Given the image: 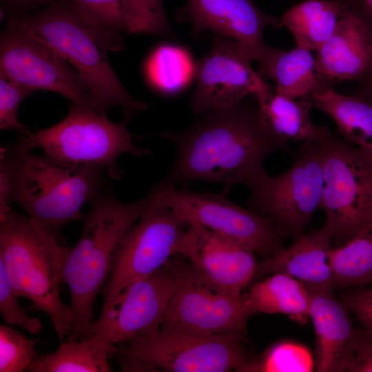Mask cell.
Listing matches in <instances>:
<instances>
[{"label": "cell", "mask_w": 372, "mask_h": 372, "mask_svg": "<svg viewBox=\"0 0 372 372\" xmlns=\"http://www.w3.org/2000/svg\"><path fill=\"white\" fill-rule=\"evenodd\" d=\"M251 62L236 41L216 34L211 48L196 64L193 113L229 107L248 96L258 103L267 99L275 87L253 70Z\"/></svg>", "instance_id": "5bb4252c"}, {"label": "cell", "mask_w": 372, "mask_h": 372, "mask_svg": "<svg viewBox=\"0 0 372 372\" xmlns=\"http://www.w3.org/2000/svg\"><path fill=\"white\" fill-rule=\"evenodd\" d=\"M174 286L169 261L153 273L132 283L112 310L100 315L83 337L103 335L112 346L161 327Z\"/></svg>", "instance_id": "9a60e30c"}, {"label": "cell", "mask_w": 372, "mask_h": 372, "mask_svg": "<svg viewBox=\"0 0 372 372\" xmlns=\"http://www.w3.org/2000/svg\"><path fill=\"white\" fill-rule=\"evenodd\" d=\"M322 141L304 142L287 171L276 176L264 172L249 188L248 205L271 218L286 236L296 238L304 234L320 209L324 185Z\"/></svg>", "instance_id": "30bf717a"}, {"label": "cell", "mask_w": 372, "mask_h": 372, "mask_svg": "<svg viewBox=\"0 0 372 372\" xmlns=\"http://www.w3.org/2000/svg\"><path fill=\"white\" fill-rule=\"evenodd\" d=\"M114 348L101 333L63 340L50 353L38 355L27 370L31 372H110L108 358Z\"/></svg>", "instance_id": "484cf974"}, {"label": "cell", "mask_w": 372, "mask_h": 372, "mask_svg": "<svg viewBox=\"0 0 372 372\" xmlns=\"http://www.w3.org/2000/svg\"><path fill=\"white\" fill-rule=\"evenodd\" d=\"M0 75L34 91L54 92L92 108L86 87L75 70L21 18H12L1 33Z\"/></svg>", "instance_id": "4fadbf2b"}, {"label": "cell", "mask_w": 372, "mask_h": 372, "mask_svg": "<svg viewBox=\"0 0 372 372\" xmlns=\"http://www.w3.org/2000/svg\"><path fill=\"white\" fill-rule=\"evenodd\" d=\"M177 19L192 26V36L211 31L236 41L251 61H258L267 45L263 32L278 22L260 10L252 0H187Z\"/></svg>", "instance_id": "e0dca14e"}, {"label": "cell", "mask_w": 372, "mask_h": 372, "mask_svg": "<svg viewBox=\"0 0 372 372\" xmlns=\"http://www.w3.org/2000/svg\"><path fill=\"white\" fill-rule=\"evenodd\" d=\"M134 112L125 110L123 119L110 121L92 108L72 103L68 116L59 123L22 136L18 144L29 150L40 149L44 155L63 164L102 168L112 179L123 171L116 159L122 154L148 155V149L136 146L127 125Z\"/></svg>", "instance_id": "8992f818"}, {"label": "cell", "mask_w": 372, "mask_h": 372, "mask_svg": "<svg viewBox=\"0 0 372 372\" xmlns=\"http://www.w3.org/2000/svg\"><path fill=\"white\" fill-rule=\"evenodd\" d=\"M358 83L352 94L361 97L372 103V61L365 76Z\"/></svg>", "instance_id": "ab89813d"}, {"label": "cell", "mask_w": 372, "mask_h": 372, "mask_svg": "<svg viewBox=\"0 0 372 372\" xmlns=\"http://www.w3.org/2000/svg\"><path fill=\"white\" fill-rule=\"evenodd\" d=\"M196 64L183 48L163 45L149 56L145 73L151 85L158 92L174 94L183 91L195 79Z\"/></svg>", "instance_id": "83f0119b"}, {"label": "cell", "mask_w": 372, "mask_h": 372, "mask_svg": "<svg viewBox=\"0 0 372 372\" xmlns=\"http://www.w3.org/2000/svg\"><path fill=\"white\" fill-rule=\"evenodd\" d=\"M119 365L122 371H157L142 360L125 353H120Z\"/></svg>", "instance_id": "f35d334b"}, {"label": "cell", "mask_w": 372, "mask_h": 372, "mask_svg": "<svg viewBox=\"0 0 372 372\" xmlns=\"http://www.w3.org/2000/svg\"><path fill=\"white\" fill-rule=\"evenodd\" d=\"M37 340L30 339L6 324L0 326V371H27L38 357Z\"/></svg>", "instance_id": "4dcf8cb0"}, {"label": "cell", "mask_w": 372, "mask_h": 372, "mask_svg": "<svg viewBox=\"0 0 372 372\" xmlns=\"http://www.w3.org/2000/svg\"><path fill=\"white\" fill-rule=\"evenodd\" d=\"M347 371L372 372V334L363 327H359L357 342Z\"/></svg>", "instance_id": "d590c367"}, {"label": "cell", "mask_w": 372, "mask_h": 372, "mask_svg": "<svg viewBox=\"0 0 372 372\" xmlns=\"http://www.w3.org/2000/svg\"><path fill=\"white\" fill-rule=\"evenodd\" d=\"M342 302L372 334V285L351 288L344 294Z\"/></svg>", "instance_id": "e575fe53"}, {"label": "cell", "mask_w": 372, "mask_h": 372, "mask_svg": "<svg viewBox=\"0 0 372 372\" xmlns=\"http://www.w3.org/2000/svg\"><path fill=\"white\" fill-rule=\"evenodd\" d=\"M371 61L372 32L345 8L334 32L317 50L316 71L320 89L343 81H361Z\"/></svg>", "instance_id": "ac0fdd59"}, {"label": "cell", "mask_w": 372, "mask_h": 372, "mask_svg": "<svg viewBox=\"0 0 372 372\" xmlns=\"http://www.w3.org/2000/svg\"><path fill=\"white\" fill-rule=\"evenodd\" d=\"M152 201L149 194L134 202H122L110 188L91 202L81 237L68 249L63 264V282L69 288L73 316L66 340L83 338L94 320V302L110 276L116 251Z\"/></svg>", "instance_id": "277c9868"}, {"label": "cell", "mask_w": 372, "mask_h": 372, "mask_svg": "<svg viewBox=\"0 0 372 372\" xmlns=\"http://www.w3.org/2000/svg\"><path fill=\"white\" fill-rule=\"evenodd\" d=\"M333 233L326 223L318 230L295 238L282 248L258 264L256 274H287L308 287L331 290L333 287L329 254Z\"/></svg>", "instance_id": "ffe728a7"}, {"label": "cell", "mask_w": 372, "mask_h": 372, "mask_svg": "<svg viewBox=\"0 0 372 372\" xmlns=\"http://www.w3.org/2000/svg\"><path fill=\"white\" fill-rule=\"evenodd\" d=\"M138 33L170 34L163 0H130Z\"/></svg>", "instance_id": "836d02e7"}, {"label": "cell", "mask_w": 372, "mask_h": 372, "mask_svg": "<svg viewBox=\"0 0 372 372\" xmlns=\"http://www.w3.org/2000/svg\"><path fill=\"white\" fill-rule=\"evenodd\" d=\"M358 17L372 32V0H338Z\"/></svg>", "instance_id": "8d00e7d4"}, {"label": "cell", "mask_w": 372, "mask_h": 372, "mask_svg": "<svg viewBox=\"0 0 372 372\" xmlns=\"http://www.w3.org/2000/svg\"><path fill=\"white\" fill-rule=\"evenodd\" d=\"M311 99L313 107L335 122L343 140L372 154V103L353 94L338 93L333 87L320 89Z\"/></svg>", "instance_id": "603a6c76"}, {"label": "cell", "mask_w": 372, "mask_h": 372, "mask_svg": "<svg viewBox=\"0 0 372 372\" xmlns=\"http://www.w3.org/2000/svg\"><path fill=\"white\" fill-rule=\"evenodd\" d=\"M169 264L174 286L161 327L206 335L245 337L251 313L244 298L217 289L179 254Z\"/></svg>", "instance_id": "8fae6325"}, {"label": "cell", "mask_w": 372, "mask_h": 372, "mask_svg": "<svg viewBox=\"0 0 372 372\" xmlns=\"http://www.w3.org/2000/svg\"><path fill=\"white\" fill-rule=\"evenodd\" d=\"M258 62V74L273 81L280 94L293 99H307L320 89L316 58L311 51L298 47L285 51L268 46Z\"/></svg>", "instance_id": "44dd1931"}, {"label": "cell", "mask_w": 372, "mask_h": 372, "mask_svg": "<svg viewBox=\"0 0 372 372\" xmlns=\"http://www.w3.org/2000/svg\"><path fill=\"white\" fill-rule=\"evenodd\" d=\"M54 0H1L6 6L14 8H27L43 3H50Z\"/></svg>", "instance_id": "60d3db41"}, {"label": "cell", "mask_w": 372, "mask_h": 372, "mask_svg": "<svg viewBox=\"0 0 372 372\" xmlns=\"http://www.w3.org/2000/svg\"><path fill=\"white\" fill-rule=\"evenodd\" d=\"M178 254L211 285L237 298L256 274L253 250L200 226L188 225Z\"/></svg>", "instance_id": "2e32d148"}, {"label": "cell", "mask_w": 372, "mask_h": 372, "mask_svg": "<svg viewBox=\"0 0 372 372\" xmlns=\"http://www.w3.org/2000/svg\"><path fill=\"white\" fill-rule=\"evenodd\" d=\"M268 130L279 139L320 141L331 132L326 126L315 125L310 117L311 98L293 99L275 91L258 103Z\"/></svg>", "instance_id": "d4e9b609"}, {"label": "cell", "mask_w": 372, "mask_h": 372, "mask_svg": "<svg viewBox=\"0 0 372 372\" xmlns=\"http://www.w3.org/2000/svg\"><path fill=\"white\" fill-rule=\"evenodd\" d=\"M333 287L344 289L372 285V229L329 254Z\"/></svg>", "instance_id": "4316f807"}, {"label": "cell", "mask_w": 372, "mask_h": 372, "mask_svg": "<svg viewBox=\"0 0 372 372\" xmlns=\"http://www.w3.org/2000/svg\"><path fill=\"white\" fill-rule=\"evenodd\" d=\"M155 203L170 209L188 225L225 236L269 257L281 250L286 236L267 216L240 207L225 194L200 193L156 184L151 192Z\"/></svg>", "instance_id": "9c48e42d"}, {"label": "cell", "mask_w": 372, "mask_h": 372, "mask_svg": "<svg viewBox=\"0 0 372 372\" xmlns=\"http://www.w3.org/2000/svg\"><path fill=\"white\" fill-rule=\"evenodd\" d=\"M21 20L74 68L94 111L106 114L114 106L134 112L147 109L145 102L125 88L108 60V52H118L123 46L120 33L92 24L72 0H54Z\"/></svg>", "instance_id": "7a4b0ae2"}, {"label": "cell", "mask_w": 372, "mask_h": 372, "mask_svg": "<svg viewBox=\"0 0 372 372\" xmlns=\"http://www.w3.org/2000/svg\"><path fill=\"white\" fill-rule=\"evenodd\" d=\"M316 362L309 350L293 342H280L269 347L261 355L250 360L240 371H311Z\"/></svg>", "instance_id": "f1b7e54d"}, {"label": "cell", "mask_w": 372, "mask_h": 372, "mask_svg": "<svg viewBox=\"0 0 372 372\" xmlns=\"http://www.w3.org/2000/svg\"><path fill=\"white\" fill-rule=\"evenodd\" d=\"M344 9L338 0H306L287 10L273 28H287L296 47L317 51L334 32Z\"/></svg>", "instance_id": "cb8c5ba5"}, {"label": "cell", "mask_w": 372, "mask_h": 372, "mask_svg": "<svg viewBox=\"0 0 372 372\" xmlns=\"http://www.w3.org/2000/svg\"><path fill=\"white\" fill-rule=\"evenodd\" d=\"M311 292L309 319L316 338V369L320 372L347 371L359 328L353 325L349 311L329 289L308 287Z\"/></svg>", "instance_id": "d6986e66"}, {"label": "cell", "mask_w": 372, "mask_h": 372, "mask_svg": "<svg viewBox=\"0 0 372 372\" xmlns=\"http://www.w3.org/2000/svg\"><path fill=\"white\" fill-rule=\"evenodd\" d=\"M12 202L11 187L8 170L5 163L0 160V216L9 211Z\"/></svg>", "instance_id": "74e56055"}, {"label": "cell", "mask_w": 372, "mask_h": 372, "mask_svg": "<svg viewBox=\"0 0 372 372\" xmlns=\"http://www.w3.org/2000/svg\"><path fill=\"white\" fill-rule=\"evenodd\" d=\"M187 227L174 211L155 203L152 196L150 205L116 251L110 276L101 290V315L112 310L132 283L153 273L178 254Z\"/></svg>", "instance_id": "ba28073f"}, {"label": "cell", "mask_w": 372, "mask_h": 372, "mask_svg": "<svg viewBox=\"0 0 372 372\" xmlns=\"http://www.w3.org/2000/svg\"><path fill=\"white\" fill-rule=\"evenodd\" d=\"M18 298L0 264V312L2 317L8 324L20 327L32 335H39L43 329L41 322L28 313Z\"/></svg>", "instance_id": "1f68e13d"}, {"label": "cell", "mask_w": 372, "mask_h": 372, "mask_svg": "<svg viewBox=\"0 0 372 372\" xmlns=\"http://www.w3.org/2000/svg\"><path fill=\"white\" fill-rule=\"evenodd\" d=\"M252 314H282L300 325L309 320L311 292L301 281L282 273L256 283L244 298Z\"/></svg>", "instance_id": "7402d4cb"}, {"label": "cell", "mask_w": 372, "mask_h": 372, "mask_svg": "<svg viewBox=\"0 0 372 372\" xmlns=\"http://www.w3.org/2000/svg\"><path fill=\"white\" fill-rule=\"evenodd\" d=\"M159 136L174 145L176 155L168 173L156 184L216 183L225 194L236 185L249 188L265 172L266 158L288 148L287 142L268 130L254 97L204 112L186 130Z\"/></svg>", "instance_id": "6da1fadb"}, {"label": "cell", "mask_w": 372, "mask_h": 372, "mask_svg": "<svg viewBox=\"0 0 372 372\" xmlns=\"http://www.w3.org/2000/svg\"><path fill=\"white\" fill-rule=\"evenodd\" d=\"M244 338L206 335L159 327L124 342L117 353L135 356L156 371H240L250 360Z\"/></svg>", "instance_id": "7c38bea8"}, {"label": "cell", "mask_w": 372, "mask_h": 372, "mask_svg": "<svg viewBox=\"0 0 372 372\" xmlns=\"http://www.w3.org/2000/svg\"><path fill=\"white\" fill-rule=\"evenodd\" d=\"M8 170L12 201L28 214L43 235L58 240L68 223L81 217L83 205L101 192L105 170L61 163L15 145L1 148Z\"/></svg>", "instance_id": "3957f363"}, {"label": "cell", "mask_w": 372, "mask_h": 372, "mask_svg": "<svg viewBox=\"0 0 372 372\" xmlns=\"http://www.w3.org/2000/svg\"><path fill=\"white\" fill-rule=\"evenodd\" d=\"M94 25L110 32L138 33L130 0H72Z\"/></svg>", "instance_id": "f546056e"}, {"label": "cell", "mask_w": 372, "mask_h": 372, "mask_svg": "<svg viewBox=\"0 0 372 372\" xmlns=\"http://www.w3.org/2000/svg\"><path fill=\"white\" fill-rule=\"evenodd\" d=\"M68 250L41 234L28 216L12 209L0 216V264L8 281L19 297L49 317L61 342L70 335L73 318L60 296Z\"/></svg>", "instance_id": "5b68a950"}, {"label": "cell", "mask_w": 372, "mask_h": 372, "mask_svg": "<svg viewBox=\"0 0 372 372\" xmlns=\"http://www.w3.org/2000/svg\"><path fill=\"white\" fill-rule=\"evenodd\" d=\"M34 91L0 75V129L16 131L21 136L28 134L27 127L21 123L17 110L22 100Z\"/></svg>", "instance_id": "d6a6232c"}, {"label": "cell", "mask_w": 372, "mask_h": 372, "mask_svg": "<svg viewBox=\"0 0 372 372\" xmlns=\"http://www.w3.org/2000/svg\"><path fill=\"white\" fill-rule=\"evenodd\" d=\"M320 209L342 245L372 229V154L331 133L322 141Z\"/></svg>", "instance_id": "52a82bcc"}]
</instances>
